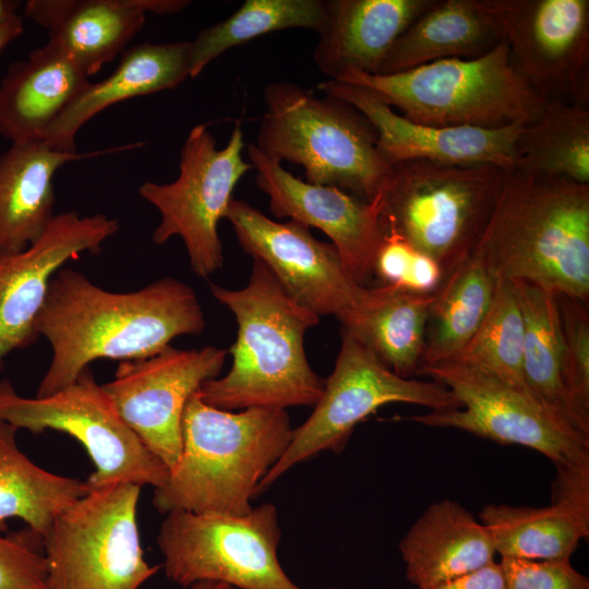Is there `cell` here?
<instances>
[{"label":"cell","instance_id":"obj_1","mask_svg":"<svg viewBox=\"0 0 589 589\" xmlns=\"http://www.w3.org/2000/svg\"><path fill=\"white\" fill-rule=\"evenodd\" d=\"M204 328L197 296L178 279L165 277L140 290L113 292L63 267L51 279L36 320L38 336L52 349L36 397L73 383L97 359H145L175 338Z\"/></svg>","mask_w":589,"mask_h":589},{"label":"cell","instance_id":"obj_2","mask_svg":"<svg viewBox=\"0 0 589 589\" xmlns=\"http://www.w3.org/2000/svg\"><path fill=\"white\" fill-rule=\"evenodd\" d=\"M498 280L589 301V184L508 170L472 252Z\"/></svg>","mask_w":589,"mask_h":589},{"label":"cell","instance_id":"obj_3","mask_svg":"<svg viewBox=\"0 0 589 589\" xmlns=\"http://www.w3.org/2000/svg\"><path fill=\"white\" fill-rule=\"evenodd\" d=\"M209 288L235 315L238 333L230 370L201 386L202 400L229 411L314 406L324 380L310 366L304 337L320 316L296 302L259 261L242 289Z\"/></svg>","mask_w":589,"mask_h":589},{"label":"cell","instance_id":"obj_4","mask_svg":"<svg viewBox=\"0 0 589 589\" xmlns=\"http://www.w3.org/2000/svg\"><path fill=\"white\" fill-rule=\"evenodd\" d=\"M292 426L286 410L237 412L205 404L199 390L182 416V447L153 505L170 512L244 515L272 467L287 449Z\"/></svg>","mask_w":589,"mask_h":589},{"label":"cell","instance_id":"obj_5","mask_svg":"<svg viewBox=\"0 0 589 589\" xmlns=\"http://www.w3.org/2000/svg\"><path fill=\"white\" fill-rule=\"evenodd\" d=\"M266 110L256 147L271 160L304 168L305 181L373 202L392 171L376 146V131L348 101L318 97L289 81L266 84Z\"/></svg>","mask_w":589,"mask_h":589},{"label":"cell","instance_id":"obj_6","mask_svg":"<svg viewBox=\"0 0 589 589\" xmlns=\"http://www.w3.org/2000/svg\"><path fill=\"white\" fill-rule=\"evenodd\" d=\"M336 81L370 88L407 119L442 128L528 125L546 104L512 67L504 41L474 59L386 75L352 71Z\"/></svg>","mask_w":589,"mask_h":589},{"label":"cell","instance_id":"obj_7","mask_svg":"<svg viewBox=\"0 0 589 589\" xmlns=\"http://www.w3.org/2000/svg\"><path fill=\"white\" fill-rule=\"evenodd\" d=\"M506 172L493 165L396 164L374 200L384 231L432 257L445 276L472 254Z\"/></svg>","mask_w":589,"mask_h":589},{"label":"cell","instance_id":"obj_8","mask_svg":"<svg viewBox=\"0 0 589 589\" xmlns=\"http://www.w3.org/2000/svg\"><path fill=\"white\" fill-rule=\"evenodd\" d=\"M141 486L94 488L43 537L48 589H140L159 569L143 554L137 525Z\"/></svg>","mask_w":589,"mask_h":589},{"label":"cell","instance_id":"obj_9","mask_svg":"<svg viewBox=\"0 0 589 589\" xmlns=\"http://www.w3.org/2000/svg\"><path fill=\"white\" fill-rule=\"evenodd\" d=\"M277 508L265 503L244 515L170 512L157 534L166 576L182 587L217 581L239 589H302L278 558Z\"/></svg>","mask_w":589,"mask_h":589},{"label":"cell","instance_id":"obj_10","mask_svg":"<svg viewBox=\"0 0 589 589\" xmlns=\"http://www.w3.org/2000/svg\"><path fill=\"white\" fill-rule=\"evenodd\" d=\"M0 420L17 430H55L77 440L95 466L86 480L91 489L116 483L156 489L168 479V467L123 420L89 366L44 397H22L0 381Z\"/></svg>","mask_w":589,"mask_h":589},{"label":"cell","instance_id":"obj_11","mask_svg":"<svg viewBox=\"0 0 589 589\" xmlns=\"http://www.w3.org/2000/svg\"><path fill=\"white\" fill-rule=\"evenodd\" d=\"M417 375L444 385L460 406L413 416V421L525 446L543 454L555 466L589 465V436L552 414L527 390L492 372L454 358L422 365Z\"/></svg>","mask_w":589,"mask_h":589},{"label":"cell","instance_id":"obj_12","mask_svg":"<svg viewBox=\"0 0 589 589\" xmlns=\"http://www.w3.org/2000/svg\"><path fill=\"white\" fill-rule=\"evenodd\" d=\"M243 131L236 122L223 148L205 124L189 132L180 151L179 176L170 183L144 182L139 194L160 215L153 241L164 244L180 237L192 271L207 278L223 266L218 224L225 218L233 190L253 165L242 157Z\"/></svg>","mask_w":589,"mask_h":589},{"label":"cell","instance_id":"obj_13","mask_svg":"<svg viewBox=\"0 0 589 589\" xmlns=\"http://www.w3.org/2000/svg\"><path fill=\"white\" fill-rule=\"evenodd\" d=\"M341 346L332 374L310 417L293 429L290 443L259 485L268 489L293 466L321 452L340 453L358 423L390 402H407L431 410L459 408L444 385L401 377L369 349L341 333Z\"/></svg>","mask_w":589,"mask_h":589},{"label":"cell","instance_id":"obj_14","mask_svg":"<svg viewBox=\"0 0 589 589\" xmlns=\"http://www.w3.org/2000/svg\"><path fill=\"white\" fill-rule=\"evenodd\" d=\"M512 67L545 101L589 108L588 0H478Z\"/></svg>","mask_w":589,"mask_h":589},{"label":"cell","instance_id":"obj_15","mask_svg":"<svg viewBox=\"0 0 589 589\" xmlns=\"http://www.w3.org/2000/svg\"><path fill=\"white\" fill-rule=\"evenodd\" d=\"M227 351L214 346H168L139 360L121 361L103 388L128 425L170 470L182 447L184 408L201 386L218 377Z\"/></svg>","mask_w":589,"mask_h":589},{"label":"cell","instance_id":"obj_16","mask_svg":"<svg viewBox=\"0 0 589 589\" xmlns=\"http://www.w3.org/2000/svg\"><path fill=\"white\" fill-rule=\"evenodd\" d=\"M225 218L242 250L303 308L337 317L356 303L363 287L350 277L335 245L317 240L308 226L273 220L237 199L229 203Z\"/></svg>","mask_w":589,"mask_h":589},{"label":"cell","instance_id":"obj_17","mask_svg":"<svg viewBox=\"0 0 589 589\" xmlns=\"http://www.w3.org/2000/svg\"><path fill=\"white\" fill-rule=\"evenodd\" d=\"M118 230L115 218L70 211L55 215L26 249L0 251V366L10 352L37 339L36 320L55 275L82 253L100 252Z\"/></svg>","mask_w":589,"mask_h":589},{"label":"cell","instance_id":"obj_18","mask_svg":"<svg viewBox=\"0 0 589 589\" xmlns=\"http://www.w3.org/2000/svg\"><path fill=\"white\" fill-rule=\"evenodd\" d=\"M255 182L269 199L277 218H289L323 231L337 249L356 284L366 287L385 231L377 203L334 187L309 183L265 157L254 143L247 146Z\"/></svg>","mask_w":589,"mask_h":589},{"label":"cell","instance_id":"obj_19","mask_svg":"<svg viewBox=\"0 0 589 589\" xmlns=\"http://www.w3.org/2000/svg\"><path fill=\"white\" fill-rule=\"evenodd\" d=\"M317 88L348 101L369 119L376 131L377 149L390 166L423 159L450 165H493L507 171L515 167L516 143L525 125L432 127L407 119L364 86L328 80Z\"/></svg>","mask_w":589,"mask_h":589},{"label":"cell","instance_id":"obj_20","mask_svg":"<svg viewBox=\"0 0 589 589\" xmlns=\"http://www.w3.org/2000/svg\"><path fill=\"white\" fill-rule=\"evenodd\" d=\"M187 0H28L23 13L48 32V44L87 76L113 60L145 23L147 13L171 14Z\"/></svg>","mask_w":589,"mask_h":589},{"label":"cell","instance_id":"obj_21","mask_svg":"<svg viewBox=\"0 0 589 589\" xmlns=\"http://www.w3.org/2000/svg\"><path fill=\"white\" fill-rule=\"evenodd\" d=\"M433 0H325L326 15L312 53L316 68L339 80L376 74L395 40Z\"/></svg>","mask_w":589,"mask_h":589},{"label":"cell","instance_id":"obj_22","mask_svg":"<svg viewBox=\"0 0 589 589\" xmlns=\"http://www.w3.org/2000/svg\"><path fill=\"white\" fill-rule=\"evenodd\" d=\"M191 43H143L124 50L115 71L88 83L46 131L52 148L76 152L79 130L108 107L133 97L176 89L190 79Z\"/></svg>","mask_w":589,"mask_h":589},{"label":"cell","instance_id":"obj_23","mask_svg":"<svg viewBox=\"0 0 589 589\" xmlns=\"http://www.w3.org/2000/svg\"><path fill=\"white\" fill-rule=\"evenodd\" d=\"M139 144L77 153L52 148L44 141L12 143L0 155V251L24 250L44 232L55 216L52 179L60 167Z\"/></svg>","mask_w":589,"mask_h":589},{"label":"cell","instance_id":"obj_24","mask_svg":"<svg viewBox=\"0 0 589 589\" xmlns=\"http://www.w3.org/2000/svg\"><path fill=\"white\" fill-rule=\"evenodd\" d=\"M406 577L418 589L479 569L496 554L488 528L458 502L431 504L399 542Z\"/></svg>","mask_w":589,"mask_h":589},{"label":"cell","instance_id":"obj_25","mask_svg":"<svg viewBox=\"0 0 589 589\" xmlns=\"http://www.w3.org/2000/svg\"><path fill=\"white\" fill-rule=\"evenodd\" d=\"M89 83L60 50L46 44L8 68L0 82V135L43 141L52 122Z\"/></svg>","mask_w":589,"mask_h":589},{"label":"cell","instance_id":"obj_26","mask_svg":"<svg viewBox=\"0 0 589 589\" xmlns=\"http://www.w3.org/2000/svg\"><path fill=\"white\" fill-rule=\"evenodd\" d=\"M433 294L388 285L363 287L356 303L337 316L341 333L369 349L395 374L417 375L425 346Z\"/></svg>","mask_w":589,"mask_h":589},{"label":"cell","instance_id":"obj_27","mask_svg":"<svg viewBox=\"0 0 589 589\" xmlns=\"http://www.w3.org/2000/svg\"><path fill=\"white\" fill-rule=\"evenodd\" d=\"M501 41L478 0H433L395 40L376 74H395L443 59H474Z\"/></svg>","mask_w":589,"mask_h":589},{"label":"cell","instance_id":"obj_28","mask_svg":"<svg viewBox=\"0 0 589 589\" xmlns=\"http://www.w3.org/2000/svg\"><path fill=\"white\" fill-rule=\"evenodd\" d=\"M479 518L501 557L566 560L589 536V514L562 501L543 507L489 504Z\"/></svg>","mask_w":589,"mask_h":589},{"label":"cell","instance_id":"obj_29","mask_svg":"<svg viewBox=\"0 0 589 589\" xmlns=\"http://www.w3.org/2000/svg\"><path fill=\"white\" fill-rule=\"evenodd\" d=\"M17 429L0 420V532L22 519L41 539L53 520L91 490L86 481L52 473L17 446Z\"/></svg>","mask_w":589,"mask_h":589},{"label":"cell","instance_id":"obj_30","mask_svg":"<svg viewBox=\"0 0 589 589\" xmlns=\"http://www.w3.org/2000/svg\"><path fill=\"white\" fill-rule=\"evenodd\" d=\"M509 281L525 325L522 376L526 388L548 411L579 431L570 413L564 383V341L556 293L525 280Z\"/></svg>","mask_w":589,"mask_h":589},{"label":"cell","instance_id":"obj_31","mask_svg":"<svg viewBox=\"0 0 589 589\" xmlns=\"http://www.w3.org/2000/svg\"><path fill=\"white\" fill-rule=\"evenodd\" d=\"M495 286L496 279L474 254L444 276L430 309L420 366L461 353L481 326Z\"/></svg>","mask_w":589,"mask_h":589},{"label":"cell","instance_id":"obj_32","mask_svg":"<svg viewBox=\"0 0 589 589\" xmlns=\"http://www.w3.org/2000/svg\"><path fill=\"white\" fill-rule=\"evenodd\" d=\"M514 170L589 184V108L546 101L518 136Z\"/></svg>","mask_w":589,"mask_h":589},{"label":"cell","instance_id":"obj_33","mask_svg":"<svg viewBox=\"0 0 589 589\" xmlns=\"http://www.w3.org/2000/svg\"><path fill=\"white\" fill-rule=\"evenodd\" d=\"M325 15V0H245L229 17L201 29L190 41V79L225 51L264 34L287 28L317 33Z\"/></svg>","mask_w":589,"mask_h":589},{"label":"cell","instance_id":"obj_34","mask_svg":"<svg viewBox=\"0 0 589 589\" xmlns=\"http://www.w3.org/2000/svg\"><path fill=\"white\" fill-rule=\"evenodd\" d=\"M524 335V320L513 286L509 280L498 279L481 326L456 359L527 390L522 376Z\"/></svg>","mask_w":589,"mask_h":589},{"label":"cell","instance_id":"obj_35","mask_svg":"<svg viewBox=\"0 0 589 589\" xmlns=\"http://www.w3.org/2000/svg\"><path fill=\"white\" fill-rule=\"evenodd\" d=\"M564 341V383L576 428L589 436L588 304L556 294Z\"/></svg>","mask_w":589,"mask_h":589},{"label":"cell","instance_id":"obj_36","mask_svg":"<svg viewBox=\"0 0 589 589\" xmlns=\"http://www.w3.org/2000/svg\"><path fill=\"white\" fill-rule=\"evenodd\" d=\"M373 276L388 285L419 294H433L444 279L441 265L395 232H385L376 253Z\"/></svg>","mask_w":589,"mask_h":589},{"label":"cell","instance_id":"obj_37","mask_svg":"<svg viewBox=\"0 0 589 589\" xmlns=\"http://www.w3.org/2000/svg\"><path fill=\"white\" fill-rule=\"evenodd\" d=\"M43 540L29 528L0 534V589H48Z\"/></svg>","mask_w":589,"mask_h":589},{"label":"cell","instance_id":"obj_38","mask_svg":"<svg viewBox=\"0 0 589 589\" xmlns=\"http://www.w3.org/2000/svg\"><path fill=\"white\" fill-rule=\"evenodd\" d=\"M506 589H589V578L569 558L533 561L501 557Z\"/></svg>","mask_w":589,"mask_h":589},{"label":"cell","instance_id":"obj_39","mask_svg":"<svg viewBox=\"0 0 589 589\" xmlns=\"http://www.w3.org/2000/svg\"><path fill=\"white\" fill-rule=\"evenodd\" d=\"M555 467L556 476L552 484V501L566 502L589 514V465Z\"/></svg>","mask_w":589,"mask_h":589},{"label":"cell","instance_id":"obj_40","mask_svg":"<svg viewBox=\"0 0 589 589\" xmlns=\"http://www.w3.org/2000/svg\"><path fill=\"white\" fill-rule=\"evenodd\" d=\"M421 589H506L498 562L492 563L459 577Z\"/></svg>","mask_w":589,"mask_h":589},{"label":"cell","instance_id":"obj_41","mask_svg":"<svg viewBox=\"0 0 589 589\" xmlns=\"http://www.w3.org/2000/svg\"><path fill=\"white\" fill-rule=\"evenodd\" d=\"M24 31L23 19L19 14L0 25V52Z\"/></svg>","mask_w":589,"mask_h":589},{"label":"cell","instance_id":"obj_42","mask_svg":"<svg viewBox=\"0 0 589 589\" xmlns=\"http://www.w3.org/2000/svg\"><path fill=\"white\" fill-rule=\"evenodd\" d=\"M19 1L0 0V25L19 15Z\"/></svg>","mask_w":589,"mask_h":589},{"label":"cell","instance_id":"obj_43","mask_svg":"<svg viewBox=\"0 0 589 589\" xmlns=\"http://www.w3.org/2000/svg\"><path fill=\"white\" fill-rule=\"evenodd\" d=\"M190 589H236L232 586L227 584L217 582V581H200L193 584Z\"/></svg>","mask_w":589,"mask_h":589}]
</instances>
